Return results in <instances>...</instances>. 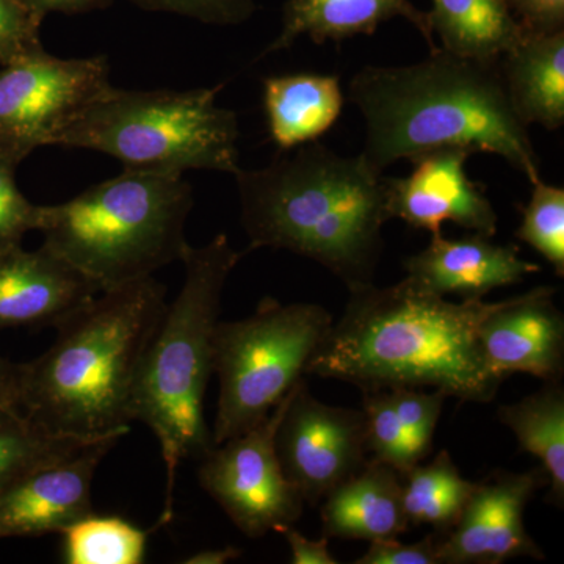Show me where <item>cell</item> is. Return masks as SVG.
Returning a JSON list of instances; mask_svg holds the SVG:
<instances>
[{"label": "cell", "instance_id": "obj_13", "mask_svg": "<svg viewBox=\"0 0 564 564\" xmlns=\"http://www.w3.org/2000/svg\"><path fill=\"white\" fill-rule=\"evenodd\" d=\"M473 152L445 148L411 159L413 170L404 177H384L389 217L432 236L443 234L451 221L466 231L494 237L499 217L480 184L467 176Z\"/></svg>", "mask_w": 564, "mask_h": 564}, {"label": "cell", "instance_id": "obj_7", "mask_svg": "<svg viewBox=\"0 0 564 564\" xmlns=\"http://www.w3.org/2000/svg\"><path fill=\"white\" fill-rule=\"evenodd\" d=\"M225 85L193 90H118L88 104L58 135L57 147L102 152L124 170L236 174L239 121L218 106Z\"/></svg>", "mask_w": 564, "mask_h": 564}, {"label": "cell", "instance_id": "obj_23", "mask_svg": "<svg viewBox=\"0 0 564 564\" xmlns=\"http://www.w3.org/2000/svg\"><path fill=\"white\" fill-rule=\"evenodd\" d=\"M429 22L441 50L486 63H499L527 32L510 0H433Z\"/></svg>", "mask_w": 564, "mask_h": 564}, {"label": "cell", "instance_id": "obj_8", "mask_svg": "<svg viewBox=\"0 0 564 564\" xmlns=\"http://www.w3.org/2000/svg\"><path fill=\"white\" fill-rule=\"evenodd\" d=\"M333 315L313 303L263 299L256 313L218 322L214 373L220 381L212 444L247 433L284 399L303 375Z\"/></svg>", "mask_w": 564, "mask_h": 564}, {"label": "cell", "instance_id": "obj_32", "mask_svg": "<svg viewBox=\"0 0 564 564\" xmlns=\"http://www.w3.org/2000/svg\"><path fill=\"white\" fill-rule=\"evenodd\" d=\"M441 536L429 534L413 544L397 540L375 541L356 564H440L437 543Z\"/></svg>", "mask_w": 564, "mask_h": 564}, {"label": "cell", "instance_id": "obj_10", "mask_svg": "<svg viewBox=\"0 0 564 564\" xmlns=\"http://www.w3.org/2000/svg\"><path fill=\"white\" fill-rule=\"evenodd\" d=\"M289 393L254 429L214 445L199 466L204 491L248 538L280 533L302 518L306 505L282 473L274 448V434Z\"/></svg>", "mask_w": 564, "mask_h": 564}, {"label": "cell", "instance_id": "obj_14", "mask_svg": "<svg viewBox=\"0 0 564 564\" xmlns=\"http://www.w3.org/2000/svg\"><path fill=\"white\" fill-rule=\"evenodd\" d=\"M121 434L29 470L0 491V540L62 533L93 513L96 470Z\"/></svg>", "mask_w": 564, "mask_h": 564}, {"label": "cell", "instance_id": "obj_33", "mask_svg": "<svg viewBox=\"0 0 564 564\" xmlns=\"http://www.w3.org/2000/svg\"><path fill=\"white\" fill-rule=\"evenodd\" d=\"M529 32L564 31V0H510Z\"/></svg>", "mask_w": 564, "mask_h": 564}, {"label": "cell", "instance_id": "obj_4", "mask_svg": "<svg viewBox=\"0 0 564 564\" xmlns=\"http://www.w3.org/2000/svg\"><path fill=\"white\" fill-rule=\"evenodd\" d=\"M166 289L154 276L99 292L21 362V411L47 432L101 440L129 433L133 391Z\"/></svg>", "mask_w": 564, "mask_h": 564}, {"label": "cell", "instance_id": "obj_25", "mask_svg": "<svg viewBox=\"0 0 564 564\" xmlns=\"http://www.w3.org/2000/svg\"><path fill=\"white\" fill-rule=\"evenodd\" d=\"M403 510L411 527H433L437 536L455 529L477 488L466 480L447 451L426 466H414L403 475Z\"/></svg>", "mask_w": 564, "mask_h": 564}, {"label": "cell", "instance_id": "obj_30", "mask_svg": "<svg viewBox=\"0 0 564 564\" xmlns=\"http://www.w3.org/2000/svg\"><path fill=\"white\" fill-rule=\"evenodd\" d=\"M40 22L20 0H0V66L43 47Z\"/></svg>", "mask_w": 564, "mask_h": 564}, {"label": "cell", "instance_id": "obj_31", "mask_svg": "<svg viewBox=\"0 0 564 564\" xmlns=\"http://www.w3.org/2000/svg\"><path fill=\"white\" fill-rule=\"evenodd\" d=\"M152 9L177 11L212 24H239L254 10L251 0H140Z\"/></svg>", "mask_w": 564, "mask_h": 564}, {"label": "cell", "instance_id": "obj_1", "mask_svg": "<svg viewBox=\"0 0 564 564\" xmlns=\"http://www.w3.org/2000/svg\"><path fill=\"white\" fill-rule=\"evenodd\" d=\"M499 303L448 302L406 278L389 288L362 285L350 291L306 375L344 381L362 393L433 388L462 402H492L503 380L486 364L478 328Z\"/></svg>", "mask_w": 564, "mask_h": 564}, {"label": "cell", "instance_id": "obj_5", "mask_svg": "<svg viewBox=\"0 0 564 564\" xmlns=\"http://www.w3.org/2000/svg\"><path fill=\"white\" fill-rule=\"evenodd\" d=\"M248 251L234 250L225 234L204 247H188L185 280L152 336L133 391V421L161 444L165 505L159 527L173 518L174 484L181 463L202 459L214 447L204 419V397L214 373V336L229 274Z\"/></svg>", "mask_w": 564, "mask_h": 564}, {"label": "cell", "instance_id": "obj_15", "mask_svg": "<svg viewBox=\"0 0 564 564\" xmlns=\"http://www.w3.org/2000/svg\"><path fill=\"white\" fill-rule=\"evenodd\" d=\"M555 289L541 285L502 300L478 328V343L494 375L529 373L544 383L563 381L564 317Z\"/></svg>", "mask_w": 564, "mask_h": 564}, {"label": "cell", "instance_id": "obj_26", "mask_svg": "<svg viewBox=\"0 0 564 564\" xmlns=\"http://www.w3.org/2000/svg\"><path fill=\"white\" fill-rule=\"evenodd\" d=\"M93 441L47 432L22 411L0 410V491L29 470L76 454Z\"/></svg>", "mask_w": 564, "mask_h": 564}, {"label": "cell", "instance_id": "obj_37", "mask_svg": "<svg viewBox=\"0 0 564 564\" xmlns=\"http://www.w3.org/2000/svg\"><path fill=\"white\" fill-rule=\"evenodd\" d=\"M242 555V551L240 549L232 547V545H228V547L223 549H209V551L199 552V554L188 556L187 560H184L185 564H225L228 562H232V560L239 558Z\"/></svg>", "mask_w": 564, "mask_h": 564}, {"label": "cell", "instance_id": "obj_17", "mask_svg": "<svg viewBox=\"0 0 564 564\" xmlns=\"http://www.w3.org/2000/svg\"><path fill=\"white\" fill-rule=\"evenodd\" d=\"M406 280L432 295H458L484 300L496 289L519 284L541 267L525 261L516 245L492 242V237L473 234L463 239L432 236L429 247L404 259Z\"/></svg>", "mask_w": 564, "mask_h": 564}, {"label": "cell", "instance_id": "obj_11", "mask_svg": "<svg viewBox=\"0 0 564 564\" xmlns=\"http://www.w3.org/2000/svg\"><path fill=\"white\" fill-rule=\"evenodd\" d=\"M274 448L282 473L304 502L318 505L369 462L366 415L362 408L321 402L300 378L289 393Z\"/></svg>", "mask_w": 564, "mask_h": 564}, {"label": "cell", "instance_id": "obj_29", "mask_svg": "<svg viewBox=\"0 0 564 564\" xmlns=\"http://www.w3.org/2000/svg\"><path fill=\"white\" fill-rule=\"evenodd\" d=\"M20 165L17 158L0 151V247L21 245L25 234L39 229L40 204L29 202L17 184Z\"/></svg>", "mask_w": 564, "mask_h": 564}, {"label": "cell", "instance_id": "obj_19", "mask_svg": "<svg viewBox=\"0 0 564 564\" xmlns=\"http://www.w3.org/2000/svg\"><path fill=\"white\" fill-rule=\"evenodd\" d=\"M388 464L370 458L358 474L322 500L325 538L397 540L410 529L403 510V481Z\"/></svg>", "mask_w": 564, "mask_h": 564}, {"label": "cell", "instance_id": "obj_35", "mask_svg": "<svg viewBox=\"0 0 564 564\" xmlns=\"http://www.w3.org/2000/svg\"><path fill=\"white\" fill-rule=\"evenodd\" d=\"M0 410L21 411V364L0 355Z\"/></svg>", "mask_w": 564, "mask_h": 564}, {"label": "cell", "instance_id": "obj_16", "mask_svg": "<svg viewBox=\"0 0 564 564\" xmlns=\"http://www.w3.org/2000/svg\"><path fill=\"white\" fill-rule=\"evenodd\" d=\"M101 291L95 281L41 245L0 247V333L55 328Z\"/></svg>", "mask_w": 564, "mask_h": 564}, {"label": "cell", "instance_id": "obj_2", "mask_svg": "<svg viewBox=\"0 0 564 564\" xmlns=\"http://www.w3.org/2000/svg\"><path fill=\"white\" fill-rule=\"evenodd\" d=\"M348 99L366 122L361 155L377 173L402 159L462 148L500 155L530 182L541 180L529 128L511 107L499 63L436 47L414 65L358 70Z\"/></svg>", "mask_w": 564, "mask_h": 564}, {"label": "cell", "instance_id": "obj_6", "mask_svg": "<svg viewBox=\"0 0 564 564\" xmlns=\"http://www.w3.org/2000/svg\"><path fill=\"white\" fill-rule=\"evenodd\" d=\"M192 209L182 174L122 170L69 202L40 206L36 231L44 247L110 291L182 261Z\"/></svg>", "mask_w": 564, "mask_h": 564}, {"label": "cell", "instance_id": "obj_22", "mask_svg": "<svg viewBox=\"0 0 564 564\" xmlns=\"http://www.w3.org/2000/svg\"><path fill=\"white\" fill-rule=\"evenodd\" d=\"M345 93L332 74H284L263 79V110L273 143L291 151L317 141L339 120Z\"/></svg>", "mask_w": 564, "mask_h": 564}, {"label": "cell", "instance_id": "obj_18", "mask_svg": "<svg viewBox=\"0 0 564 564\" xmlns=\"http://www.w3.org/2000/svg\"><path fill=\"white\" fill-rule=\"evenodd\" d=\"M447 395L414 388L364 393L367 448L370 458L400 475L410 473L430 454Z\"/></svg>", "mask_w": 564, "mask_h": 564}, {"label": "cell", "instance_id": "obj_21", "mask_svg": "<svg viewBox=\"0 0 564 564\" xmlns=\"http://www.w3.org/2000/svg\"><path fill=\"white\" fill-rule=\"evenodd\" d=\"M505 90L527 128L564 126V31L529 32L499 61Z\"/></svg>", "mask_w": 564, "mask_h": 564}, {"label": "cell", "instance_id": "obj_34", "mask_svg": "<svg viewBox=\"0 0 564 564\" xmlns=\"http://www.w3.org/2000/svg\"><path fill=\"white\" fill-rule=\"evenodd\" d=\"M291 549L293 564H337L328 547V538L310 540L303 536L293 525L285 527L281 532Z\"/></svg>", "mask_w": 564, "mask_h": 564}, {"label": "cell", "instance_id": "obj_24", "mask_svg": "<svg viewBox=\"0 0 564 564\" xmlns=\"http://www.w3.org/2000/svg\"><path fill=\"white\" fill-rule=\"evenodd\" d=\"M497 417L514 433L519 448L536 456L549 478L545 500L564 507V388L562 381L544 383L519 402L503 404Z\"/></svg>", "mask_w": 564, "mask_h": 564}, {"label": "cell", "instance_id": "obj_27", "mask_svg": "<svg viewBox=\"0 0 564 564\" xmlns=\"http://www.w3.org/2000/svg\"><path fill=\"white\" fill-rule=\"evenodd\" d=\"M68 564H140L148 533L118 516L88 514L63 530Z\"/></svg>", "mask_w": 564, "mask_h": 564}, {"label": "cell", "instance_id": "obj_3", "mask_svg": "<svg viewBox=\"0 0 564 564\" xmlns=\"http://www.w3.org/2000/svg\"><path fill=\"white\" fill-rule=\"evenodd\" d=\"M234 174L250 247L291 251L325 267L348 292L372 284L391 220L383 174L361 154L311 141Z\"/></svg>", "mask_w": 564, "mask_h": 564}, {"label": "cell", "instance_id": "obj_12", "mask_svg": "<svg viewBox=\"0 0 564 564\" xmlns=\"http://www.w3.org/2000/svg\"><path fill=\"white\" fill-rule=\"evenodd\" d=\"M549 484L543 467L527 473H494L477 488L458 524L437 543L440 564H502L508 560H544L527 532L524 514L534 494Z\"/></svg>", "mask_w": 564, "mask_h": 564}, {"label": "cell", "instance_id": "obj_36", "mask_svg": "<svg viewBox=\"0 0 564 564\" xmlns=\"http://www.w3.org/2000/svg\"><path fill=\"white\" fill-rule=\"evenodd\" d=\"M36 17H43L47 11H79L102 3L104 0H20Z\"/></svg>", "mask_w": 564, "mask_h": 564}, {"label": "cell", "instance_id": "obj_9", "mask_svg": "<svg viewBox=\"0 0 564 564\" xmlns=\"http://www.w3.org/2000/svg\"><path fill=\"white\" fill-rule=\"evenodd\" d=\"M109 62L40 50L0 66V151L25 161L55 144L88 104L111 87Z\"/></svg>", "mask_w": 564, "mask_h": 564}, {"label": "cell", "instance_id": "obj_28", "mask_svg": "<svg viewBox=\"0 0 564 564\" xmlns=\"http://www.w3.org/2000/svg\"><path fill=\"white\" fill-rule=\"evenodd\" d=\"M516 239L532 247L564 276V188L532 182V195L522 207V223Z\"/></svg>", "mask_w": 564, "mask_h": 564}, {"label": "cell", "instance_id": "obj_20", "mask_svg": "<svg viewBox=\"0 0 564 564\" xmlns=\"http://www.w3.org/2000/svg\"><path fill=\"white\" fill-rule=\"evenodd\" d=\"M393 18L410 21L430 50L440 47L430 31L429 13L419 10L410 0H288L280 35L261 57L289 50L300 36H310L315 44H323L372 35L383 22Z\"/></svg>", "mask_w": 564, "mask_h": 564}]
</instances>
